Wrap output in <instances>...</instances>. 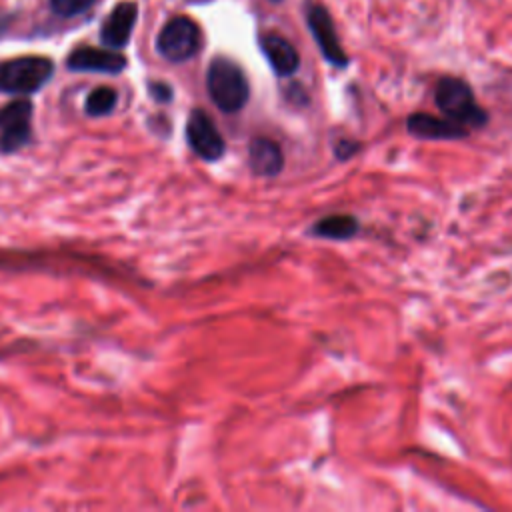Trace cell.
Segmentation results:
<instances>
[{"mask_svg": "<svg viewBox=\"0 0 512 512\" xmlns=\"http://www.w3.org/2000/svg\"><path fill=\"white\" fill-rule=\"evenodd\" d=\"M434 102L438 110L462 128H482L488 122L486 110L476 102L472 88L454 76L438 80L434 90Z\"/></svg>", "mask_w": 512, "mask_h": 512, "instance_id": "7a4b0ae2", "label": "cell"}, {"mask_svg": "<svg viewBox=\"0 0 512 512\" xmlns=\"http://www.w3.org/2000/svg\"><path fill=\"white\" fill-rule=\"evenodd\" d=\"M248 164L256 176H264V178L278 176L284 168V154L280 144H276L266 136L252 138L248 146Z\"/></svg>", "mask_w": 512, "mask_h": 512, "instance_id": "8fae6325", "label": "cell"}, {"mask_svg": "<svg viewBox=\"0 0 512 512\" xmlns=\"http://www.w3.org/2000/svg\"><path fill=\"white\" fill-rule=\"evenodd\" d=\"M138 20V6L134 2H120L104 18L100 28V40L106 48H124L134 32Z\"/></svg>", "mask_w": 512, "mask_h": 512, "instance_id": "9c48e42d", "label": "cell"}, {"mask_svg": "<svg viewBox=\"0 0 512 512\" xmlns=\"http://www.w3.org/2000/svg\"><path fill=\"white\" fill-rule=\"evenodd\" d=\"M186 140L196 156L214 162L224 154V138L204 110H192L186 122Z\"/></svg>", "mask_w": 512, "mask_h": 512, "instance_id": "8992f818", "label": "cell"}, {"mask_svg": "<svg viewBox=\"0 0 512 512\" xmlns=\"http://www.w3.org/2000/svg\"><path fill=\"white\" fill-rule=\"evenodd\" d=\"M260 48L278 76H292L300 68V56L284 36L268 32L260 38Z\"/></svg>", "mask_w": 512, "mask_h": 512, "instance_id": "7c38bea8", "label": "cell"}, {"mask_svg": "<svg viewBox=\"0 0 512 512\" xmlns=\"http://www.w3.org/2000/svg\"><path fill=\"white\" fill-rule=\"evenodd\" d=\"M116 102H118V94L114 88L98 86L88 94V98L84 102V110L88 116H104L114 110Z\"/></svg>", "mask_w": 512, "mask_h": 512, "instance_id": "5bb4252c", "label": "cell"}, {"mask_svg": "<svg viewBox=\"0 0 512 512\" xmlns=\"http://www.w3.org/2000/svg\"><path fill=\"white\" fill-rule=\"evenodd\" d=\"M202 44V34L198 24L188 16L170 18L158 34L156 48L170 62L190 60Z\"/></svg>", "mask_w": 512, "mask_h": 512, "instance_id": "277c9868", "label": "cell"}, {"mask_svg": "<svg viewBox=\"0 0 512 512\" xmlns=\"http://www.w3.org/2000/svg\"><path fill=\"white\" fill-rule=\"evenodd\" d=\"M356 150H358V144H356V142L340 140V142L336 144V156H338L340 160H346V158H348V156H352Z\"/></svg>", "mask_w": 512, "mask_h": 512, "instance_id": "e0dca14e", "label": "cell"}, {"mask_svg": "<svg viewBox=\"0 0 512 512\" xmlns=\"http://www.w3.org/2000/svg\"><path fill=\"white\" fill-rule=\"evenodd\" d=\"M94 2L96 0H50V8L58 16L72 18V16L86 12Z\"/></svg>", "mask_w": 512, "mask_h": 512, "instance_id": "9a60e30c", "label": "cell"}, {"mask_svg": "<svg viewBox=\"0 0 512 512\" xmlns=\"http://www.w3.org/2000/svg\"><path fill=\"white\" fill-rule=\"evenodd\" d=\"M270 2H274V4H280V2H282V0H270Z\"/></svg>", "mask_w": 512, "mask_h": 512, "instance_id": "ac0fdd59", "label": "cell"}, {"mask_svg": "<svg viewBox=\"0 0 512 512\" xmlns=\"http://www.w3.org/2000/svg\"><path fill=\"white\" fill-rule=\"evenodd\" d=\"M150 94L158 100V102H168L172 98V88L164 82H152L150 84Z\"/></svg>", "mask_w": 512, "mask_h": 512, "instance_id": "2e32d148", "label": "cell"}, {"mask_svg": "<svg viewBox=\"0 0 512 512\" xmlns=\"http://www.w3.org/2000/svg\"><path fill=\"white\" fill-rule=\"evenodd\" d=\"M54 74V62L46 56H20L0 64V90L26 96L38 92Z\"/></svg>", "mask_w": 512, "mask_h": 512, "instance_id": "3957f363", "label": "cell"}, {"mask_svg": "<svg viewBox=\"0 0 512 512\" xmlns=\"http://www.w3.org/2000/svg\"><path fill=\"white\" fill-rule=\"evenodd\" d=\"M68 68L76 72H102V74H118L126 68V58L112 48H94L80 46L70 52Z\"/></svg>", "mask_w": 512, "mask_h": 512, "instance_id": "ba28073f", "label": "cell"}, {"mask_svg": "<svg viewBox=\"0 0 512 512\" xmlns=\"http://www.w3.org/2000/svg\"><path fill=\"white\" fill-rule=\"evenodd\" d=\"M358 220L352 214H332L314 224V234L328 240H348L356 236Z\"/></svg>", "mask_w": 512, "mask_h": 512, "instance_id": "4fadbf2b", "label": "cell"}, {"mask_svg": "<svg viewBox=\"0 0 512 512\" xmlns=\"http://www.w3.org/2000/svg\"><path fill=\"white\" fill-rule=\"evenodd\" d=\"M206 88L212 102L226 114L242 110L250 96V84L244 70L226 56H216L210 62Z\"/></svg>", "mask_w": 512, "mask_h": 512, "instance_id": "6da1fadb", "label": "cell"}, {"mask_svg": "<svg viewBox=\"0 0 512 512\" xmlns=\"http://www.w3.org/2000/svg\"><path fill=\"white\" fill-rule=\"evenodd\" d=\"M406 128L410 134L418 138H428V140H454V138H464L468 134L466 128L448 120L446 116L440 118L424 112H416L408 116Z\"/></svg>", "mask_w": 512, "mask_h": 512, "instance_id": "30bf717a", "label": "cell"}, {"mask_svg": "<svg viewBox=\"0 0 512 512\" xmlns=\"http://www.w3.org/2000/svg\"><path fill=\"white\" fill-rule=\"evenodd\" d=\"M306 24H308V30L314 36L322 56L332 66L344 68L348 64V56H346L344 48L340 46L336 26H334V20H332L330 12L322 4L312 2V4L306 6Z\"/></svg>", "mask_w": 512, "mask_h": 512, "instance_id": "5b68a950", "label": "cell"}, {"mask_svg": "<svg viewBox=\"0 0 512 512\" xmlns=\"http://www.w3.org/2000/svg\"><path fill=\"white\" fill-rule=\"evenodd\" d=\"M32 104L26 98H18L0 108V148L14 152L30 138Z\"/></svg>", "mask_w": 512, "mask_h": 512, "instance_id": "52a82bcc", "label": "cell"}]
</instances>
